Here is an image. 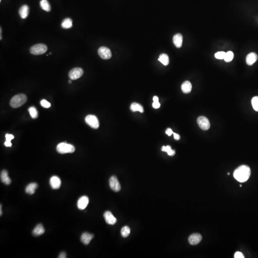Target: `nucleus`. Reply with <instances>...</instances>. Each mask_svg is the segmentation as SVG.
Listing matches in <instances>:
<instances>
[{
  "label": "nucleus",
  "mask_w": 258,
  "mask_h": 258,
  "mask_svg": "<svg viewBox=\"0 0 258 258\" xmlns=\"http://www.w3.org/2000/svg\"><path fill=\"white\" fill-rule=\"evenodd\" d=\"M251 171L248 166L242 165L236 169L234 172V178L237 181L243 183L247 181L250 177Z\"/></svg>",
  "instance_id": "1"
},
{
  "label": "nucleus",
  "mask_w": 258,
  "mask_h": 258,
  "mask_svg": "<svg viewBox=\"0 0 258 258\" xmlns=\"http://www.w3.org/2000/svg\"><path fill=\"white\" fill-rule=\"evenodd\" d=\"M27 101L26 95L24 94H19L13 97L11 100L10 104L11 107L17 108L22 106Z\"/></svg>",
  "instance_id": "2"
},
{
  "label": "nucleus",
  "mask_w": 258,
  "mask_h": 258,
  "mask_svg": "<svg viewBox=\"0 0 258 258\" xmlns=\"http://www.w3.org/2000/svg\"><path fill=\"white\" fill-rule=\"evenodd\" d=\"M56 151L61 154L73 153L75 151V148L73 145L67 143H60L56 147Z\"/></svg>",
  "instance_id": "3"
},
{
  "label": "nucleus",
  "mask_w": 258,
  "mask_h": 258,
  "mask_svg": "<svg viewBox=\"0 0 258 258\" xmlns=\"http://www.w3.org/2000/svg\"><path fill=\"white\" fill-rule=\"evenodd\" d=\"M47 50V47L43 44H38L31 47L30 52L34 55H39L44 54Z\"/></svg>",
  "instance_id": "4"
},
{
  "label": "nucleus",
  "mask_w": 258,
  "mask_h": 258,
  "mask_svg": "<svg viewBox=\"0 0 258 258\" xmlns=\"http://www.w3.org/2000/svg\"><path fill=\"white\" fill-rule=\"evenodd\" d=\"M85 122L93 129H97L99 126L98 119L95 116L89 115L85 118Z\"/></svg>",
  "instance_id": "5"
},
{
  "label": "nucleus",
  "mask_w": 258,
  "mask_h": 258,
  "mask_svg": "<svg viewBox=\"0 0 258 258\" xmlns=\"http://www.w3.org/2000/svg\"><path fill=\"white\" fill-rule=\"evenodd\" d=\"M83 74V70L79 67H76L72 69L69 72V78L71 80H76L80 78Z\"/></svg>",
  "instance_id": "6"
},
{
  "label": "nucleus",
  "mask_w": 258,
  "mask_h": 258,
  "mask_svg": "<svg viewBox=\"0 0 258 258\" xmlns=\"http://www.w3.org/2000/svg\"><path fill=\"white\" fill-rule=\"evenodd\" d=\"M199 126L203 130H208L210 128V124L209 120L205 117L200 116L197 120Z\"/></svg>",
  "instance_id": "7"
},
{
  "label": "nucleus",
  "mask_w": 258,
  "mask_h": 258,
  "mask_svg": "<svg viewBox=\"0 0 258 258\" xmlns=\"http://www.w3.org/2000/svg\"><path fill=\"white\" fill-rule=\"evenodd\" d=\"M98 54L103 60H108L112 56L111 50L107 47H101L98 50Z\"/></svg>",
  "instance_id": "8"
},
{
  "label": "nucleus",
  "mask_w": 258,
  "mask_h": 258,
  "mask_svg": "<svg viewBox=\"0 0 258 258\" xmlns=\"http://www.w3.org/2000/svg\"><path fill=\"white\" fill-rule=\"evenodd\" d=\"M109 184L111 189L114 192H119L121 189V186L120 185L119 181L115 176H112L110 178Z\"/></svg>",
  "instance_id": "9"
},
{
  "label": "nucleus",
  "mask_w": 258,
  "mask_h": 258,
  "mask_svg": "<svg viewBox=\"0 0 258 258\" xmlns=\"http://www.w3.org/2000/svg\"><path fill=\"white\" fill-rule=\"evenodd\" d=\"M89 203V199L87 196H82L79 198L77 203L78 208L80 210H84L86 208Z\"/></svg>",
  "instance_id": "10"
},
{
  "label": "nucleus",
  "mask_w": 258,
  "mask_h": 258,
  "mask_svg": "<svg viewBox=\"0 0 258 258\" xmlns=\"http://www.w3.org/2000/svg\"><path fill=\"white\" fill-rule=\"evenodd\" d=\"M50 185L52 189H60L61 184L60 179L57 176H53L50 179Z\"/></svg>",
  "instance_id": "11"
},
{
  "label": "nucleus",
  "mask_w": 258,
  "mask_h": 258,
  "mask_svg": "<svg viewBox=\"0 0 258 258\" xmlns=\"http://www.w3.org/2000/svg\"><path fill=\"white\" fill-rule=\"evenodd\" d=\"M201 235L198 233H194L190 236L189 238V243L192 245H195L200 243L202 240Z\"/></svg>",
  "instance_id": "12"
},
{
  "label": "nucleus",
  "mask_w": 258,
  "mask_h": 258,
  "mask_svg": "<svg viewBox=\"0 0 258 258\" xmlns=\"http://www.w3.org/2000/svg\"><path fill=\"white\" fill-rule=\"evenodd\" d=\"M104 218L107 223L109 225H113L116 223V218L110 211L105 212L104 214Z\"/></svg>",
  "instance_id": "13"
},
{
  "label": "nucleus",
  "mask_w": 258,
  "mask_h": 258,
  "mask_svg": "<svg viewBox=\"0 0 258 258\" xmlns=\"http://www.w3.org/2000/svg\"><path fill=\"white\" fill-rule=\"evenodd\" d=\"M183 36L181 34H176L173 37V43L177 48H180L183 44Z\"/></svg>",
  "instance_id": "14"
},
{
  "label": "nucleus",
  "mask_w": 258,
  "mask_h": 258,
  "mask_svg": "<svg viewBox=\"0 0 258 258\" xmlns=\"http://www.w3.org/2000/svg\"><path fill=\"white\" fill-rule=\"evenodd\" d=\"M258 60V56L254 52L250 53L246 57V63L249 66L253 65Z\"/></svg>",
  "instance_id": "15"
},
{
  "label": "nucleus",
  "mask_w": 258,
  "mask_h": 258,
  "mask_svg": "<svg viewBox=\"0 0 258 258\" xmlns=\"http://www.w3.org/2000/svg\"><path fill=\"white\" fill-rule=\"evenodd\" d=\"M1 182L6 185H9L11 184V180L8 176V173L5 170H2L1 173Z\"/></svg>",
  "instance_id": "16"
},
{
  "label": "nucleus",
  "mask_w": 258,
  "mask_h": 258,
  "mask_svg": "<svg viewBox=\"0 0 258 258\" xmlns=\"http://www.w3.org/2000/svg\"><path fill=\"white\" fill-rule=\"evenodd\" d=\"M29 8L27 5H24L21 6L19 10V14L21 18L25 19L28 16Z\"/></svg>",
  "instance_id": "17"
},
{
  "label": "nucleus",
  "mask_w": 258,
  "mask_h": 258,
  "mask_svg": "<svg viewBox=\"0 0 258 258\" xmlns=\"http://www.w3.org/2000/svg\"><path fill=\"white\" fill-rule=\"evenodd\" d=\"M93 237L94 236L92 234L87 233V232H85V233H83L82 235H81V242H82L84 244L87 245L90 243V241L92 240Z\"/></svg>",
  "instance_id": "18"
},
{
  "label": "nucleus",
  "mask_w": 258,
  "mask_h": 258,
  "mask_svg": "<svg viewBox=\"0 0 258 258\" xmlns=\"http://www.w3.org/2000/svg\"><path fill=\"white\" fill-rule=\"evenodd\" d=\"M192 88V84L189 81H185L182 85V90L184 93H189L191 92Z\"/></svg>",
  "instance_id": "19"
},
{
  "label": "nucleus",
  "mask_w": 258,
  "mask_h": 258,
  "mask_svg": "<svg viewBox=\"0 0 258 258\" xmlns=\"http://www.w3.org/2000/svg\"><path fill=\"white\" fill-rule=\"evenodd\" d=\"M45 232V228H44L43 225L38 224L34 227L33 231V234L34 236H39L43 234Z\"/></svg>",
  "instance_id": "20"
},
{
  "label": "nucleus",
  "mask_w": 258,
  "mask_h": 258,
  "mask_svg": "<svg viewBox=\"0 0 258 258\" xmlns=\"http://www.w3.org/2000/svg\"><path fill=\"white\" fill-rule=\"evenodd\" d=\"M37 187L38 185L37 183H30L25 188V192L28 194H34Z\"/></svg>",
  "instance_id": "21"
},
{
  "label": "nucleus",
  "mask_w": 258,
  "mask_h": 258,
  "mask_svg": "<svg viewBox=\"0 0 258 258\" xmlns=\"http://www.w3.org/2000/svg\"><path fill=\"white\" fill-rule=\"evenodd\" d=\"M130 109L133 112H136V111H139L141 113H143L144 112V108L143 107L142 105L136 102H134L132 103L131 105Z\"/></svg>",
  "instance_id": "22"
},
{
  "label": "nucleus",
  "mask_w": 258,
  "mask_h": 258,
  "mask_svg": "<svg viewBox=\"0 0 258 258\" xmlns=\"http://www.w3.org/2000/svg\"><path fill=\"white\" fill-rule=\"evenodd\" d=\"M40 7L43 10L46 11H51V6L47 0H41L40 2Z\"/></svg>",
  "instance_id": "23"
},
{
  "label": "nucleus",
  "mask_w": 258,
  "mask_h": 258,
  "mask_svg": "<svg viewBox=\"0 0 258 258\" xmlns=\"http://www.w3.org/2000/svg\"><path fill=\"white\" fill-rule=\"evenodd\" d=\"M158 60L163 65L167 66L169 63V58L168 55L166 54H162L159 56Z\"/></svg>",
  "instance_id": "24"
},
{
  "label": "nucleus",
  "mask_w": 258,
  "mask_h": 258,
  "mask_svg": "<svg viewBox=\"0 0 258 258\" xmlns=\"http://www.w3.org/2000/svg\"><path fill=\"white\" fill-rule=\"evenodd\" d=\"M61 26L64 29H69L72 27V20L70 18L65 19L61 24Z\"/></svg>",
  "instance_id": "25"
},
{
  "label": "nucleus",
  "mask_w": 258,
  "mask_h": 258,
  "mask_svg": "<svg viewBox=\"0 0 258 258\" xmlns=\"http://www.w3.org/2000/svg\"><path fill=\"white\" fill-rule=\"evenodd\" d=\"M162 151L166 152L169 156H173L175 155L176 152L174 150H172L170 146L167 145L166 146H163L162 148Z\"/></svg>",
  "instance_id": "26"
},
{
  "label": "nucleus",
  "mask_w": 258,
  "mask_h": 258,
  "mask_svg": "<svg viewBox=\"0 0 258 258\" xmlns=\"http://www.w3.org/2000/svg\"><path fill=\"white\" fill-rule=\"evenodd\" d=\"M121 236L124 237H126L130 235L131 233V230L130 227L128 226H124L121 228Z\"/></svg>",
  "instance_id": "27"
},
{
  "label": "nucleus",
  "mask_w": 258,
  "mask_h": 258,
  "mask_svg": "<svg viewBox=\"0 0 258 258\" xmlns=\"http://www.w3.org/2000/svg\"><path fill=\"white\" fill-rule=\"evenodd\" d=\"M29 112L30 116L33 119H36L38 116V112L37 109L34 107L32 106L28 109Z\"/></svg>",
  "instance_id": "28"
},
{
  "label": "nucleus",
  "mask_w": 258,
  "mask_h": 258,
  "mask_svg": "<svg viewBox=\"0 0 258 258\" xmlns=\"http://www.w3.org/2000/svg\"><path fill=\"white\" fill-rule=\"evenodd\" d=\"M234 58V53L232 51H228L226 53L224 60L226 62H230Z\"/></svg>",
  "instance_id": "29"
},
{
  "label": "nucleus",
  "mask_w": 258,
  "mask_h": 258,
  "mask_svg": "<svg viewBox=\"0 0 258 258\" xmlns=\"http://www.w3.org/2000/svg\"><path fill=\"white\" fill-rule=\"evenodd\" d=\"M251 104L254 110L256 111H258V96L253 98L251 100Z\"/></svg>",
  "instance_id": "30"
},
{
  "label": "nucleus",
  "mask_w": 258,
  "mask_h": 258,
  "mask_svg": "<svg viewBox=\"0 0 258 258\" xmlns=\"http://www.w3.org/2000/svg\"><path fill=\"white\" fill-rule=\"evenodd\" d=\"M225 55H226V53L225 52H218L215 54V57L218 60H224Z\"/></svg>",
  "instance_id": "31"
},
{
  "label": "nucleus",
  "mask_w": 258,
  "mask_h": 258,
  "mask_svg": "<svg viewBox=\"0 0 258 258\" xmlns=\"http://www.w3.org/2000/svg\"><path fill=\"white\" fill-rule=\"evenodd\" d=\"M40 103H41L42 106L45 108H50L51 107L50 103H49V102L45 100V99L42 100L41 102H40Z\"/></svg>",
  "instance_id": "32"
},
{
  "label": "nucleus",
  "mask_w": 258,
  "mask_h": 258,
  "mask_svg": "<svg viewBox=\"0 0 258 258\" xmlns=\"http://www.w3.org/2000/svg\"><path fill=\"white\" fill-rule=\"evenodd\" d=\"M234 258H244V256L243 255V254L241 252L237 251L235 253L234 255Z\"/></svg>",
  "instance_id": "33"
},
{
  "label": "nucleus",
  "mask_w": 258,
  "mask_h": 258,
  "mask_svg": "<svg viewBox=\"0 0 258 258\" xmlns=\"http://www.w3.org/2000/svg\"><path fill=\"white\" fill-rule=\"evenodd\" d=\"M5 138L6 140L11 142V140H13L14 138V136L13 135L11 134H6Z\"/></svg>",
  "instance_id": "34"
},
{
  "label": "nucleus",
  "mask_w": 258,
  "mask_h": 258,
  "mask_svg": "<svg viewBox=\"0 0 258 258\" xmlns=\"http://www.w3.org/2000/svg\"><path fill=\"white\" fill-rule=\"evenodd\" d=\"M160 103H159V102H153V108H158L160 107Z\"/></svg>",
  "instance_id": "35"
},
{
  "label": "nucleus",
  "mask_w": 258,
  "mask_h": 258,
  "mask_svg": "<svg viewBox=\"0 0 258 258\" xmlns=\"http://www.w3.org/2000/svg\"><path fill=\"white\" fill-rule=\"evenodd\" d=\"M166 134L169 136H170L172 134H173V131L170 128H168L166 131Z\"/></svg>",
  "instance_id": "36"
},
{
  "label": "nucleus",
  "mask_w": 258,
  "mask_h": 258,
  "mask_svg": "<svg viewBox=\"0 0 258 258\" xmlns=\"http://www.w3.org/2000/svg\"><path fill=\"white\" fill-rule=\"evenodd\" d=\"M173 134H174V139L175 140H180V136L179 135L175 133H173Z\"/></svg>",
  "instance_id": "37"
},
{
  "label": "nucleus",
  "mask_w": 258,
  "mask_h": 258,
  "mask_svg": "<svg viewBox=\"0 0 258 258\" xmlns=\"http://www.w3.org/2000/svg\"><path fill=\"white\" fill-rule=\"evenodd\" d=\"M66 257V254L65 252H62L60 254V255L58 256V258H65Z\"/></svg>",
  "instance_id": "38"
},
{
  "label": "nucleus",
  "mask_w": 258,
  "mask_h": 258,
  "mask_svg": "<svg viewBox=\"0 0 258 258\" xmlns=\"http://www.w3.org/2000/svg\"><path fill=\"white\" fill-rule=\"evenodd\" d=\"M5 145L6 147H11L12 145V144H11V142H10V141L6 140L5 143Z\"/></svg>",
  "instance_id": "39"
},
{
  "label": "nucleus",
  "mask_w": 258,
  "mask_h": 258,
  "mask_svg": "<svg viewBox=\"0 0 258 258\" xmlns=\"http://www.w3.org/2000/svg\"><path fill=\"white\" fill-rule=\"evenodd\" d=\"M153 102H159V98L157 96H154L153 98Z\"/></svg>",
  "instance_id": "40"
},
{
  "label": "nucleus",
  "mask_w": 258,
  "mask_h": 258,
  "mask_svg": "<svg viewBox=\"0 0 258 258\" xmlns=\"http://www.w3.org/2000/svg\"><path fill=\"white\" fill-rule=\"evenodd\" d=\"M0 34H1V36H0V39L2 40V28L1 27V29H0Z\"/></svg>",
  "instance_id": "41"
},
{
  "label": "nucleus",
  "mask_w": 258,
  "mask_h": 258,
  "mask_svg": "<svg viewBox=\"0 0 258 258\" xmlns=\"http://www.w3.org/2000/svg\"><path fill=\"white\" fill-rule=\"evenodd\" d=\"M0 212H1V213H0V214H0V215H1V216H2V210L1 205V207H0Z\"/></svg>",
  "instance_id": "42"
},
{
  "label": "nucleus",
  "mask_w": 258,
  "mask_h": 258,
  "mask_svg": "<svg viewBox=\"0 0 258 258\" xmlns=\"http://www.w3.org/2000/svg\"><path fill=\"white\" fill-rule=\"evenodd\" d=\"M69 83L71 84V82H72V81H71V80H69Z\"/></svg>",
  "instance_id": "43"
},
{
  "label": "nucleus",
  "mask_w": 258,
  "mask_h": 258,
  "mask_svg": "<svg viewBox=\"0 0 258 258\" xmlns=\"http://www.w3.org/2000/svg\"><path fill=\"white\" fill-rule=\"evenodd\" d=\"M227 175H230V173H227Z\"/></svg>",
  "instance_id": "44"
},
{
  "label": "nucleus",
  "mask_w": 258,
  "mask_h": 258,
  "mask_svg": "<svg viewBox=\"0 0 258 258\" xmlns=\"http://www.w3.org/2000/svg\"><path fill=\"white\" fill-rule=\"evenodd\" d=\"M2 0H0V2H1Z\"/></svg>",
  "instance_id": "45"
}]
</instances>
